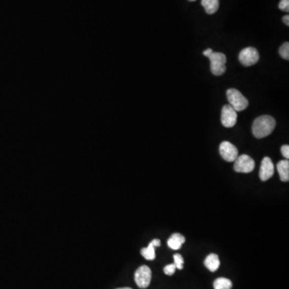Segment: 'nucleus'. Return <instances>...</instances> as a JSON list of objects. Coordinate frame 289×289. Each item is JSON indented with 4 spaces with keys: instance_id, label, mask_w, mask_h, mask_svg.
Returning a JSON list of instances; mask_svg holds the SVG:
<instances>
[{
    "instance_id": "1",
    "label": "nucleus",
    "mask_w": 289,
    "mask_h": 289,
    "mask_svg": "<svg viewBox=\"0 0 289 289\" xmlns=\"http://www.w3.org/2000/svg\"><path fill=\"white\" fill-rule=\"evenodd\" d=\"M276 127V121L269 115L260 116L252 124V133L257 138L268 137Z\"/></svg>"
},
{
    "instance_id": "2",
    "label": "nucleus",
    "mask_w": 289,
    "mask_h": 289,
    "mask_svg": "<svg viewBox=\"0 0 289 289\" xmlns=\"http://www.w3.org/2000/svg\"><path fill=\"white\" fill-rule=\"evenodd\" d=\"M227 97H228L230 105L236 112H241V111L246 110L247 108V106H248V100L237 89H228L227 91Z\"/></svg>"
},
{
    "instance_id": "3",
    "label": "nucleus",
    "mask_w": 289,
    "mask_h": 289,
    "mask_svg": "<svg viewBox=\"0 0 289 289\" xmlns=\"http://www.w3.org/2000/svg\"><path fill=\"white\" fill-rule=\"evenodd\" d=\"M210 61V70L212 74L214 76H222L225 74L227 67V57L225 54L222 52H212V54L209 56Z\"/></svg>"
},
{
    "instance_id": "4",
    "label": "nucleus",
    "mask_w": 289,
    "mask_h": 289,
    "mask_svg": "<svg viewBox=\"0 0 289 289\" xmlns=\"http://www.w3.org/2000/svg\"><path fill=\"white\" fill-rule=\"evenodd\" d=\"M255 161L247 154H242L238 156L235 160L234 170L238 173H248L255 169Z\"/></svg>"
},
{
    "instance_id": "5",
    "label": "nucleus",
    "mask_w": 289,
    "mask_h": 289,
    "mask_svg": "<svg viewBox=\"0 0 289 289\" xmlns=\"http://www.w3.org/2000/svg\"><path fill=\"white\" fill-rule=\"evenodd\" d=\"M239 60L243 65L249 67L257 64L260 60V54L256 48L248 47L239 52Z\"/></svg>"
},
{
    "instance_id": "6",
    "label": "nucleus",
    "mask_w": 289,
    "mask_h": 289,
    "mask_svg": "<svg viewBox=\"0 0 289 289\" xmlns=\"http://www.w3.org/2000/svg\"><path fill=\"white\" fill-rule=\"evenodd\" d=\"M152 278L151 268L147 265H142L134 274L135 282L140 288H147L150 285Z\"/></svg>"
},
{
    "instance_id": "7",
    "label": "nucleus",
    "mask_w": 289,
    "mask_h": 289,
    "mask_svg": "<svg viewBox=\"0 0 289 289\" xmlns=\"http://www.w3.org/2000/svg\"><path fill=\"white\" fill-rule=\"evenodd\" d=\"M237 122V112L230 104H226L222 109L221 122L226 128H232Z\"/></svg>"
},
{
    "instance_id": "8",
    "label": "nucleus",
    "mask_w": 289,
    "mask_h": 289,
    "mask_svg": "<svg viewBox=\"0 0 289 289\" xmlns=\"http://www.w3.org/2000/svg\"><path fill=\"white\" fill-rule=\"evenodd\" d=\"M220 153L222 158L227 162H235L239 156L237 148L229 141H223L220 146Z\"/></svg>"
},
{
    "instance_id": "9",
    "label": "nucleus",
    "mask_w": 289,
    "mask_h": 289,
    "mask_svg": "<svg viewBox=\"0 0 289 289\" xmlns=\"http://www.w3.org/2000/svg\"><path fill=\"white\" fill-rule=\"evenodd\" d=\"M274 165L272 159L265 157L261 162L260 169V177L262 181L265 182L269 179L274 174Z\"/></svg>"
},
{
    "instance_id": "10",
    "label": "nucleus",
    "mask_w": 289,
    "mask_h": 289,
    "mask_svg": "<svg viewBox=\"0 0 289 289\" xmlns=\"http://www.w3.org/2000/svg\"><path fill=\"white\" fill-rule=\"evenodd\" d=\"M204 265L207 269L210 270V272H216L220 266V260L218 255L212 253L207 256L204 260Z\"/></svg>"
},
{
    "instance_id": "11",
    "label": "nucleus",
    "mask_w": 289,
    "mask_h": 289,
    "mask_svg": "<svg viewBox=\"0 0 289 289\" xmlns=\"http://www.w3.org/2000/svg\"><path fill=\"white\" fill-rule=\"evenodd\" d=\"M185 237L179 233H174L168 239V247L173 250H178L181 248L183 243H185Z\"/></svg>"
},
{
    "instance_id": "12",
    "label": "nucleus",
    "mask_w": 289,
    "mask_h": 289,
    "mask_svg": "<svg viewBox=\"0 0 289 289\" xmlns=\"http://www.w3.org/2000/svg\"><path fill=\"white\" fill-rule=\"evenodd\" d=\"M277 170L280 179L283 182H288L289 180V162L288 160L279 161L277 163Z\"/></svg>"
},
{
    "instance_id": "13",
    "label": "nucleus",
    "mask_w": 289,
    "mask_h": 289,
    "mask_svg": "<svg viewBox=\"0 0 289 289\" xmlns=\"http://www.w3.org/2000/svg\"><path fill=\"white\" fill-rule=\"evenodd\" d=\"M201 4L209 15L215 13L220 8V0H202Z\"/></svg>"
},
{
    "instance_id": "14",
    "label": "nucleus",
    "mask_w": 289,
    "mask_h": 289,
    "mask_svg": "<svg viewBox=\"0 0 289 289\" xmlns=\"http://www.w3.org/2000/svg\"><path fill=\"white\" fill-rule=\"evenodd\" d=\"M141 254L146 260H154L155 257H156L155 247H154V243L151 242L148 247L141 249Z\"/></svg>"
},
{
    "instance_id": "15",
    "label": "nucleus",
    "mask_w": 289,
    "mask_h": 289,
    "mask_svg": "<svg viewBox=\"0 0 289 289\" xmlns=\"http://www.w3.org/2000/svg\"><path fill=\"white\" fill-rule=\"evenodd\" d=\"M214 289H231L232 282L228 278L220 277L216 279L214 282Z\"/></svg>"
},
{
    "instance_id": "16",
    "label": "nucleus",
    "mask_w": 289,
    "mask_h": 289,
    "mask_svg": "<svg viewBox=\"0 0 289 289\" xmlns=\"http://www.w3.org/2000/svg\"><path fill=\"white\" fill-rule=\"evenodd\" d=\"M279 53L284 60H289V43L286 42L279 48Z\"/></svg>"
},
{
    "instance_id": "17",
    "label": "nucleus",
    "mask_w": 289,
    "mask_h": 289,
    "mask_svg": "<svg viewBox=\"0 0 289 289\" xmlns=\"http://www.w3.org/2000/svg\"><path fill=\"white\" fill-rule=\"evenodd\" d=\"M173 260H174V265L177 269L182 270L183 268V264H184V260L183 257L180 254L173 255Z\"/></svg>"
},
{
    "instance_id": "18",
    "label": "nucleus",
    "mask_w": 289,
    "mask_h": 289,
    "mask_svg": "<svg viewBox=\"0 0 289 289\" xmlns=\"http://www.w3.org/2000/svg\"><path fill=\"white\" fill-rule=\"evenodd\" d=\"M176 267L174 264H168L164 268V272L167 276H172L175 272Z\"/></svg>"
},
{
    "instance_id": "19",
    "label": "nucleus",
    "mask_w": 289,
    "mask_h": 289,
    "mask_svg": "<svg viewBox=\"0 0 289 289\" xmlns=\"http://www.w3.org/2000/svg\"><path fill=\"white\" fill-rule=\"evenodd\" d=\"M279 9L283 12H289V0H281L279 4Z\"/></svg>"
},
{
    "instance_id": "20",
    "label": "nucleus",
    "mask_w": 289,
    "mask_h": 289,
    "mask_svg": "<svg viewBox=\"0 0 289 289\" xmlns=\"http://www.w3.org/2000/svg\"><path fill=\"white\" fill-rule=\"evenodd\" d=\"M281 153L283 154V156L286 158V159H288L289 158V147L288 144H284L281 147Z\"/></svg>"
},
{
    "instance_id": "21",
    "label": "nucleus",
    "mask_w": 289,
    "mask_h": 289,
    "mask_svg": "<svg viewBox=\"0 0 289 289\" xmlns=\"http://www.w3.org/2000/svg\"><path fill=\"white\" fill-rule=\"evenodd\" d=\"M212 52H213V50L210 49V48H208V49H206V50H205L204 52H203V55L206 56V57H209V56L212 54Z\"/></svg>"
},
{
    "instance_id": "22",
    "label": "nucleus",
    "mask_w": 289,
    "mask_h": 289,
    "mask_svg": "<svg viewBox=\"0 0 289 289\" xmlns=\"http://www.w3.org/2000/svg\"><path fill=\"white\" fill-rule=\"evenodd\" d=\"M283 23H285L286 25L289 26V16H287H287H283Z\"/></svg>"
},
{
    "instance_id": "23",
    "label": "nucleus",
    "mask_w": 289,
    "mask_h": 289,
    "mask_svg": "<svg viewBox=\"0 0 289 289\" xmlns=\"http://www.w3.org/2000/svg\"><path fill=\"white\" fill-rule=\"evenodd\" d=\"M117 289H132L130 287H121V288H117Z\"/></svg>"
},
{
    "instance_id": "24",
    "label": "nucleus",
    "mask_w": 289,
    "mask_h": 289,
    "mask_svg": "<svg viewBox=\"0 0 289 289\" xmlns=\"http://www.w3.org/2000/svg\"><path fill=\"white\" fill-rule=\"evenodd\" d=\"M191 2H194V1H196V0H189Z\"/></svg>"
}]
</instances>
